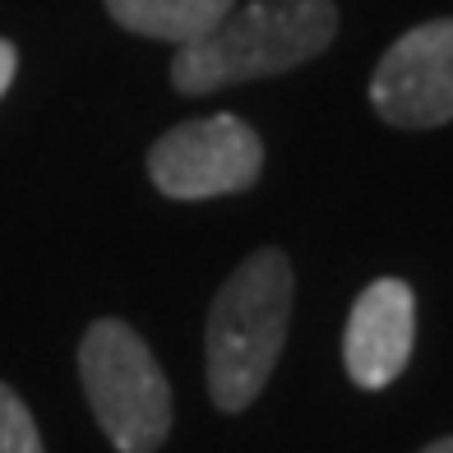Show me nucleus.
Masks as SVG:
<instances>
[{
	"label": "nucleus",
	"mask_w": 453,
	"mask_h": 453,
	"mask_svg": "<svg viewBox=\"0 0 453 453\" xmlns=\"http://www.w3.org/2000/svg\"><path fill=\"white\" fill-rule=\"evenodd\" d=\"M259 172H264V143L241 116L185 120L149 149V180L180 203L241 195L259 180Z\"/></svg>",
	"instance_id": "20e7f679"
},
{
	"label": "nucleus",
	"mask_w": 453,
	"mask_h": 453,
	"mask_svg": "<svg viewBox=\"0 0 453 453\" xmlns=\"http://www.w3.org/2000/svg\"><path fill=\"white\" fill-rule=\"evenodd\" d=\"M370 107L398 130H435L453 120V19L403 33L370 79Z\"/></svg>",
	"instance_id": "39448f33"
},
{
	"label": "nucleus",
	"mask_w": 453,
	"mask_h": 453,
	"mask_svg": "<svg viewBox=\"0 0 453 453\" xmlns=\"http://www.w3.org/2000/svg\"><path fill=\"white\" fill-rule=\"evenodd\" d=\"M292 319V264L282 250H255L218 287L203 328L209 398L218 411H245L269 384Z\"/></svg>",
	"instance_id": "f03ea898"
},
{
	"label": "nucleus",
	"mask_w": 453,
	"mask_h": 453,
	"mask_svg": "<svg viewBox=\"0 0 453 453\" xmlns=\"http://www.w3.org/2000/svg\"><path fill=\"white\" fill-rule=\"evenodd\" d=\"M79 380L102 435L120 453H157L172 430V384L126 319H97L79 342Z\"/></svg>",
	"instance_id": "7ed1b4c3"
},
{
	"label": "nucleus",
	"mask_w": 453,
	"mask_h": 453,
	"mask_svg": "<svg viewBox=\"0 0 453 453\" xmlns=\"http://www.w3.org/2000/svg\"><path fill=\"white\" fill-rule=\"evenodd\" d=\"M14 70H19V51H14V42H5V37H0V97L10 93Z\"/></svg>",
	"instance_id": "1a4fd4ad"
},
{
	"label": "nucleus",
	"mask_w": 453,
	"mask_h": 453,
	"mask_svg": "<svg viewBox=\"0 0 453 453\" xmlns=\"http://www.w3.org/2000/svg\"><path fill=\"white\" fill-rule=\"evenodd\" d=\"M232 10H236V0H107V14L126 33L172 42V47L203 37Z\"/></svg>",
	"instance_id": "0eeeda50"
},
{
	"label": "nucleus",
	"mask_w": 453,
	"mask_h": 453,
	"mask_svg": "<svg viewBox=\"0 0 453 453\" xmlns=\"http://www.w3.org/2000/svg\"><path fill=\"white\" fill-rule=\"evenodd\" d=\"M421 453H453V435H449V440H435V444L421 449Z\"/></svg>",
	"instance_id": "9d476101"
},
{
	"label": "nucleus",
	"mask_w": 453,
	"mask_h": 453,
	"mask_svg": "<svg viewBox=\"0 0 453 453\" xmlns=\"http://www.w3.org/2000/svg\"><path fill=\"white\" fill-rule=\"evenodd\" d=\"M0 453H47L28 403L10 384H0Z\"/></svg>",
	"instance_id": "6e6552de"
},
{
	"label": "nucleus",
	"mask_w": 453,
	"mask_h": 453,
	"mask_svg": "<svg viewBox=\"0 0 453 453\" xmlns=\"http://www.w3.org/2000/svg\"><path fill=\"white\" fill-rule=\"evenodd\" d=\"M417 342V296L403 278H375L357 296L342 334V365L357 388H388L411 361Z\"/></svg>",
	"instance_id": "423d86ee"
},
{
	"label": "nucleus",
	"mask_w": 453,
	"mask_h": 453,
	"mask_svg": "<svg viewBox=\"0 0 453 453\" xmlns=\"http://www.w3.org/2000/svg\"><path fill=\"white\" fill-rule=\"evenodd\" d=\"M338 33L334 0H255L232 10L203 37L176 47L172 88L185 97H203L250 79H269L315 60Z\"/></svg>",
	"instance_id": "f257e3e1"
}]
</instances>
